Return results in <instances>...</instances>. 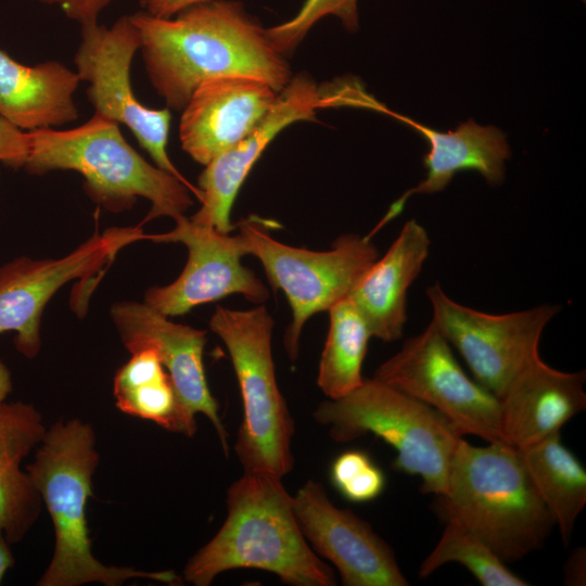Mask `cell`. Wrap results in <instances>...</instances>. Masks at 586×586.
Segmentation results:
<instances>
[{
  "label": "cell",
  "instance_id": "obj_1",
  "mask_svg": "<svg viewBox=\"0 0 586 586\" xmlns=\"http://www.w3.org/2000/svg\"><path fill=\"white\" fill-rule=\"evenodd\" d=\"M145 72L170 110H182L204 81L246 76L280 92L292 78L267 31L234 0H209L171 17L130 15Z\"/></svg>",
  "mask_w": 586,
  "mask_h": 586
},
{
  "label": "cell",
  "instance_id": "obj_2",
  "mask_svg": "<svg viewBox=\"0 0 586 586\" xmlns=\"http://www.w3.org/2000/svg\"><path fill=\"white\" fill-rule=\"evenodd\" d=\"M282 477L244 471L228 489L227 518L187 562L183 579L208 586L220 573L258 569L292 586H333L335 575L305 539Z\"/></svg>",
  "mask_w": 586,
  "mask_h": 586
},
{
  "label": "cell",
  "instance_id": "obj_3",
  "mask_svg": "<svg viewBox=\"0 0 586 586\" xmlns=\"http://www.w3.org/2000/svg\"><path fill=\"white\" fill-rule=\"evenodd\" d=\"M95 443L90 423L79 418L58 421L47 429L34 460L25 468L50 514L54 532L53 553L37 585L120 586L133 578L176 582L178 577L170 571L106 565L94 557L86 507L100 461Z\"/></svg>",
  "mask_w": 586,
  "mask_h": 586
},
{
  "label": "cell",
  "instance_id": "obj_4",
  "mask_svg": "<svg viewBox=\"0 0 586 586\" xmlns=\"http://www.w3.org/2000/svg\"><path fill=\"white\" fill-rule=\"evenodd\" d=\"M438 498L446 519L471 530L505 563L538 550L556 525L520 451L505 443L472 446L461 438Z\"/></svg>",
  "mask_w": 586,
  "mask_h": 586
},
{
  "label": "cell",
  "instance_id": "obj_5",
  "mask_svg": "<svg viewBox=\"0 0 586 586\" xmlns=\"http://www.w3.org/2000/svg\"><path fill=\"white\" fill-rule=\"evenodd\" d=\"M28 132L30 150L24 166L28 173L77 171L86 193L107 211L128 209L138 198H145L151 209L144 221L162 216L176 220L193 204L189 191L200 200L199 189L145 161L115 120L94 114L72 129Z\"/></svg>",
  "mask_w": 586,
  "mask_h": 586
},
{
  "label": "cell",
  "instance_id": "obj_6",
  "mask_svg": "<svg viewBox=\"0 0 586 586\" xmlns=\"http://www.w3.org/2000/svg\"><path fill=\"white\" fill-rule=\"evenodd\" d=\"M315 420L337 443L374 434L396 451L394 468L421 477L423 493L443 496L461 435L437 410L372 378L322 402Z\"/></svg>",
  "mask_w": 586,
  "mask_h": 586
},
{
  "label": "cell",
  "instance_id": "obj_7",
  "mask_svg": "<svg viewBox=\"0 0 586 586\" xmlns=\"http://www.w3.org/2000/svg\"><path fill=\"white\" fill-rule=\"evenodd\" d=\"M273 320L264 305L235 310L217 306L211 330L225 343L238 379L243 419L234 451L244 471L283 477L294 466V421L282 396L271 352Z\"/></svg>",
  "mask_w": 586,
  "mask_h": 586
},
{
  "label": "cell",
  "instance_id": "obj_8",
  "mask_svg": "<svg viewBox=\"0 0 586 586\" xmlns=\"http://www.w3.org/2000/svg\"><path fill=\"white\" fill-rule=\"evenodd\" d=\"M269 226L268 220L251 215L239 220L235 230L245 254L259 259L271 285L288 298L292 321L283 342L294 361L306 321L347 298L379 254L368 235L342 234L331 250L318 252L272 239Z\"/></svg>",
  "mask_w": 586,
  "mask_h": 586
},
{
  "label": "cell",
  "instance_id": "obj_9",
  "mask_svg": "<svg viewBox=\"0 0 586 586\" xmlns=\"http://www.w3.org/2000/svg\"><path fill=\"white\" fill-rule=\"evenodd\" d=\"M373 378L437 410L461 436L504 443L499 399L468 377L432 320L382 362Z\"/></svg>",
  "mask_w": 586,
  "mask_h": 586
},
{
  "label": "cell",
  "instance_id": "obj_10",
  "mask_svg": "<svg viewBox=\"0 0 586 586\" xmlns=\"http://www.w3.org/2000/svg\"><path fill=\"white\" fill-rule=\"evenodd\" d=\"M80 26V43L74 63L80 81L88 82L87 97L94 114L126 125L155 166L188 182L166 150L170 110L144 106L131 88L130 66L140 50L141 38L130 15L120 16L111 27L98 22Z\"/></svg>",
  "mask_w": 586,
  "mask_h": 586
},
{
  "label": "cell",
  "instance_id": "obj_11",
  "mask_svg": "<svg viewBox=\"0 0 586 586\" xmlns=\"http://www.w3.org/2000/svg\"><path fill=\"white\" fill-rule=\"evenodd\" d=\"M432 321L463 357L474 380L498 399L536 356L542 334L559 305L493 315L450 298L438 282L426 289Z\"/></svg>",
  "mask_w": 586,
  "mask_h": 586
},
{
  "label": "cell",
  "instance_id": "obj_12",
  "mask_svg": "<svg viewBox=\"0 0 586 586\" xmlns=\"http://www.w3.org/2000/svg\"><path fill=\"white\" fill-rule=\"evenodd\" d=\"M140 227L94 233L61 258L17 257L0 266V334L15 332L16 349L26 358L41 349V316L51 297L67 282L95 275L120 249L145 239Z\"/></svg>",
  "mask_w": 586,
  "mask_h": 586
},
{
  "label": "cell",
  "instance_id": "obj_13",
  "mask_svg": "<svg viewBox=\"0 0 586 586\" xmlns=\"http://www.w3.org/2000/svg\"><path fill=\"white\" fill-rule=\"evenodd\" d=\"M168 232L146 234L161 243H182L188 259L178 278L164 286H152L144 303L167 317L189 313L195 306L216 302L231 294L263 304L269 293L253 270L242 265L245 252L238 233H221L214 228L180 216Z\"/></svg>",
  "mask_w": 586,
  "mask_h": 586
},
{
  "label": "cell",
  "instance_id": "obj_14",
  "mask_svg": "<svg viewBox=\"0 0 586 586\" xmlns=\"http://www.w3.org/2000/svg\"><path fill=\"white\" fill-rule=\"evenodd\" d=\"M349 91L345 86L323 90L304 74L292 77L254 129L205 165L199 177L201 207L190 219L225 234L235 231L234 200L267 145L292 123L315 119L317 109L348 104Z\"/></svg>",
  "mask_w": 586,
  "mask_h": 586
},
{
  "label": "cell",
  "instance_id": "obj_15",
  "mask_svg": "<svg viewBox=\"0 0 586 586\" xmlns=\"http://www.w3.org/2000/svg\"><path fill=\"white\" fill-rule=\"evenodd\" d=\"M298 526L310 548L330 561L345 586H407L392 548L370 524L335 507L321 483L308 480L292 496Z\"/></svg>",
  "mask_w": 586,
  "mask_h": 586
},
{
  "label": "cell",
  "instance_id": "obj_16",
  "mask_svg": "<svg viewBox=\"0 0 586 586\" xmlns=\"http://www.w3.org/2000/svg\"><path fill=\"white\" fill-rule=\"evenodd\" d=\"M110 313L125 348L132 353L152 347L156 352L187 419L196 424V413L207 417L228 455V434L203 364L207 332L173 322L144 302H117Z\"/></svg>",
  "mask_w": 586,
  "mask_h": 586
},
{
  "label": "cell",
  "instance_id": "obj_17",
  "mask_svg": "<svg viewBox=\"0 0 586 586\" xmlns=\"http://www.w3.org/2000/svg\"><path fill=\"white\" fill-rule=\"evenodd\" d=\"M278 94L268 84L246 76L204 81L181 110V148L195 162L207 165L249 135Z\"/></svg>",
  "mask_w": 586,
  "mask_h": 586
},
{
  "label": "cell",
  "instance_id": "obj_18",
  "mask_svg": "<svg viewBox=\"0 0 586 586\" xmlns=\"http://www.w3.org/2000/svg\"><path fill=\"white\" fill-rule=\"evenodd\" d=\"M585 371L564 372L533 358L499 398L502 442L522 450L585 410Z\"/></svg>",
  "mask_w": 586,
  "mask_h": 586
},
{
  "label": "cell",
  "instance_id": "obj_19",
  "mask_svg": "<svg viewBox=\"0 0 586 586\" xmlns=\"http://www.w3.org/2000/svg\"><path fill=\"white\" fill-rule=\"evenodd\" d=\"M431 240L415 219L403 226L386 253L369 267L348 296L372 337L393 342L407 321V294L430 253Z\"/></svg>",
  "mask_w": 586,
  "mask_h": 586
},
{
  "label": "cell",
  "instance_id": "obj_20",
  "mask_svg": "<svg viewBox=\"0 0 586 586\" xmlns=\"http://www.w3.org/2000/svg\"><path fill=\"white\" fill-rule=\"evenodd\" d=\"M418 130L430 145L423 157L425 179L407 190L390 208L383 220L370 232L375 233L384 224L399 215L413 194H431L444 190L454 176L463 170L479 173L491 186H499L505 179V162L510 149L505 135L496 127L480 126L468 119L454 131H438L409 117L383 110Z\"/></svg>",
  "mask_w": 586,
  "mask_h": 586
},
{
  "label": "cell",
  "instance_id": "obj_21",
  "mask_svg": "<svg viewBox=\"0 0 586 586\" xmlns=\"http://www.w3.org/2000/svg\"><path fill=\"white\" fill-rule=\"evenodd\" d=\"M47 429L29 403L5 402L0 407V528L11 545L27 535L41 513L40 494L21 466Z\"/></svg>",
  "mask_w": 586,
  "mask_h": 586
},
{
  "label": "cell",
  "instance_id": "obj_22",
  "mask_svg": "<svg viewBox=\"0 0 586 586\" xmlns=\"http://www.w3.org/2000/svg\"><path fill=\"white\" fill-rule=\"evenodd\" d=\"M80 79L64 64L34 66L0 50V116L23 130L59 127L77 119L74 94Z\"/></svg>",
  "mask_w": 586,
  "mask_h": 586
},
{
  "label": "cell",
  "instance_id": "obj_23",
  "mask_svg": "<svg viewBox=\"0 0 586 586\" xmlns=\"http://www.w3.org/2000/svg\"><path fill=\"white\" fill-rule=\"evenodd\" d=\"M113 394L116 407L128 416L187 436L196 432V424L184 416L170 377L152 347L131 353L115 374Z\"/></svg>",
  "mask_w": 586,
  "mask_h": 586
},
{
  "label": "cell",
  "instance_id": "obj_24",
  "mask_svg": "<svg viewBox=\"0 0 586 586\" xmlns=\"http://www.w3.org/2000/svg\"><path fill=\"white\" fill-rule=\"evenodd\" d=\"M528 474L569 545L577 517L586 505V470L555 433L519 450Z\"/></svg>",
  "mask_w": 586,
  "mask_h": 586
},
{
  "label": "cell",
  "instance_id": "obj_25",
  "mask_svg": "<svg viewBox=\"0 0 586 586\" xmlns=\"http://www.w3.org/2000/svg\"><path fill=\"white\" fill-rule=\"evenodd\" d=\"M328 311L330 326L319 361L317 384L329 399H335L362 383L361 368L372 335L349 297Z\"/></svg>",
  "mask_w": 586,
  "mask_h": 586
},
{
  "label": "cell",
  "instance_id": "obj_26",
  "mask_svg": "<svg viewBox=\"0 0 586 586\" xmlns=\"http://www.w3.org/2000/svg\"><path fill=\"white\" fill-rule=\"evenodd\" d=\"M449 562L466 566L484 586L528 585L526 581L511 572L479 536L453 519H447L438 543L422 561L419 576L428 577Z\"/></svg>",
  "mask_w": 586,
  "mask_h": 586
},
{
  "label": "cell",
  "instance_id": "obj_27",
  "mask_svg": "<svg viewBox=\"0 0 586 586\" xmlns=\"http://www.w3.org/2000/svg\"><path fill=\"white\" fill-rule=\"evenodd\" d=\"M334 15L346 29L358 28L357 0H305L295 16L266 29L273 48L282 55L292 52L322 17Z\"/></svg>",
  "mask_w": 586,
  "mask_h": 586
},
{
  "label": "cell",
  "instance_id": "obj_28",
  "mask_svg": "<svg viewBox=\"0 0 586 586\" xmlns=\"http://www.w3.org/2000/svg\"><path fill=\"white\" fill-rule=\"evenodd\" d=\"M330 480L347 500L361 504L377 498L384 489L383 471L362 450H346L331 464Z\"/></svg>",
  "mask_w": 586,
  "mask_h": 586
},
{
  "label": "cell",
  "instance_id": "obj_29",
  "mask_svg": "<svg viewBox=\"0 0 586 586\" xmlns=\"http://www.w3.org/2000/svg\"><path fill=\"white\" fill-rule=\"evenodd\" d=\"M29 150V132L0 116V162L14 168L24 167Z\"/></svg>",
  "mask_w": 586,
  "mask_h": 586
},
{
  "label": "cell",
  "instance_id": "obj_30",
  "mask_svg": "<svg viewBox=\"0 0 586 586\" xmlns=\"http://www.w3.org/2000/svg\"><path fill=\"white\" fill-rule=\"evenodd\" d=\"M59 7L64 14L80 25L98 22V16L114 0H38Z\"/></svg>",
  "mask_w": 586,
  "mask_h": 586
},
{
  "label": "cell",
  "instance_id": "obj_31",
  "mask_svg": "<svg viewBox=\"0 0 586 586\" xmlns=\"http://www.w3.org/2000/svg\"><path fill=\"white\" fill-rule=\"evenodd\" d=\"M209 0H140L143 12L156 17H171L192 5Z\"/></svg>",
  "mask_w": 586,
  "mask_h": 586
},
{
  "label": "cell",
  "instance_id": "obj_32",
  "mask_svg": "<svg viewBox=\"0 0 586 586\" xmlns=\"http://www.w3.org/2000/svg\"><path fill=\"white\" fill-rule=\"evenodd\" d=\"M586 550L575 549L564 564V583L571 586H584L586 583Z\"/></svg>",
  "mask_w": 586,
  "mask_h": 586
},
{
  "label": "cell",
  "instance_id": "obj_33",
  "mask_svg": "<svg viewBox=\"0 0 586 586\" xmlns=\"http://www.w3.org/2000/svg\"><path fill=\"white\" fill-rule=\"evenodd\" d=\"M14 565L11 544L0 528V584L7 572Z\"/></svg>",
  "mask_w": 586,
  "mask_h": 586
},
{
  "label": "cell",
  "instance_id": "obj_34",
  "mask_svg": "<svg viewBox=\"0 0 586 586\" xmlns=\"http://www.w3.org/2000/svg\"><path fill=\"white\" fill-rule=\"evenodd\" d=\"M12 387L13 383L11 372L8 366L0 360V407L5 403Z\"/></svg>",
  "mask_w": 586,
  "mask_h": 586
}]
</instances>
